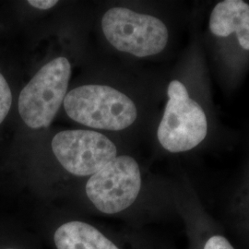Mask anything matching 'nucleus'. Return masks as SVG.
Here are the masks:
<instances>
[{
  "label": "nucleus",
  "mask_w": 249,
  "mask_h": 249,
  "mask_svg": "<svg viewBox=\"0 0 249 249\" xmlns=\"http://www.w3.org/2000/svg\"></svg>",
  "instance_id": "f8f14e48"
},
{
  "label": "nucleus",
  "mask_w": 249,
  "mask_h": 249,
  "mask_svg": "<svg viewBox=\"0 0 249 249\" xmlns=\"http://www.w3.org/2000/svg\"><path fill=\"white\" fill-rule=\"evenodd\" d=\"M67 115L91 128L122 130L133 124L138 110L133 101L107 85H83L67 93L63 102Z\"/></svg>",
  "instance_id": "f257e3e1"
},
{
  "label": "nucleus",
  "mask_w": 249,
  "mask_h": 249,
  "mask_svg": "<svg viewBox=\"0 0 249 249\" xmlns=\"http://www.w3.org/2000/svg\"><path fill=\"white\" fill-rule=\"evenodd\" d=\"M51 145L63 168L78 177L92 176L117 157L115 143L93 130H63L53 137Z\"/></svg>",
  "instance_id": "423d86ee"
},
{
  "label": "nucleus",
  "mask_w": 249,
  "mask_h": 249,
  "mask_svg": "<svg viewBox=\"0 0 249 249\" xmlns=\"http://www.w3.org/2000/svg\"><path fill=\"white\" fill-rule=\"evenodd\" d=\"M12 105V94L9 83L0 73V124L9 115Z\"/></svg>",
  "instance_id": "1a4fd4ad"
},
{
  "label": "nucleus",
  "mask_w": 249,
  "mask_h": 249,
  "mask_svg": "<svg viewBox=\"0 0 249 249\" xmlns=\"http://www.w3.org/2000/svg\"><path fill=\"white\" fill-rule=\"evenodd\" d=\"M102 30L116 50L138 57L160 53L168 42V30L160 18L116 7L102 18Z\"/></svg>",
  "instance_id": "7ed1b4c3"
},
{
  "label": "nucleus",
  "mask_w": 249,
  "mask_h": 249,
  "mask_svg": "<svg viewBox=\"0 0 249 249\" xmlns=\"http://www.w3.org/2000/svg\"><path fill=\"white\" fill-rule=\"evenodd\" d=\"M28 3L36 9L47 10L54 7L58 1L55 0H29Z\"/></svg>",
  "instance_id": "9b49d317"
},
{
  "label": "nucleus",
  "mask_w": 249,
  "mask_h": 249,
  "mask_svg": "<svg viewBox=\"0 0 249 249\" xmlns=\"http://www.w3.org/2000/svg\"><path fill=\"white\" fill-rule=\"evenodd\" d=\"M142 187L138 162L130 156H118L86 184V194L96 209L107 214L120 213L133 204Z\"/></svg>",
  "instance_id": "39448f33"
},
{
  "label": "nucleus",
  "mask_w": 249,
  "mask_h": 249,
  "mask_svg": "<svg viewBox=\"0 0 249 249\" xmlns=\"http://www.w3.org/2000/svg\"><path fill=\"white\" fill-rule=\"evenodd\" d=\"M54 243L57 249H119L96 228L77 221L61 225Z\"/></svg>",
  "instance_id": "6e6552de"
},
{
  "label": "nucleus",
  "mask_w": 249,
  "mask_h": 249,
  "mask_svg": "<svg viewBox=\"0 0 249 249\" xmlns=\"http://www.w3.org/2000/svg\"><path fill=\"white\" fill-rule=\"evenodd\" d=\"M167 94L169 100L158 127V140L170 152L190 151L207 136L205 112L179 80L170 82Z\"/></svg>",
  "instance_id": "20e7f679"
},
{
  "label": "nucleus",
  "mask_w": 249,
  "mask_h": 249,
  "mask_svg": "<svg viewBox=\"0 0 249 249\" xmlns=\"http://www.w3.org/2000/svg\"><path fill=\"white\" fill-rule=\"evenodd\" d=\"M204 249H234L226 238L221 235H214L205 244Z\"/></svg>",
  "instance_id": "9d476101"
},
{
  "label": "nucleus",
  "mask_w": 249,
  "mask_h": 249,
  "mask_svg": "<svg viewBox=\"0 0 249 249\" xmlns=\"http://www.w3.org/2000/svg\"><path fill=\"white\" fill-rule=\"evenodd\" d=\"M71 65L59 56L43 66L20 91L18 108L23 122L33 129L52 123L67 95Z\"/></svg>",
  "instance_id": "f03ea898"
},
{
  "label": "nucleus",
  "mask_w": 249,
  "mask_h": 249,
  "mask_svg": "<svg viewBox=\"0 0 249 249\" xmlns=\"http://www.w3.org/2000/svg\"><path fill=\"white\" fill-rule=\"evenodd\" d=\"M210 30L218 37L236 33L241 47L249 51V4L242 0H224L212 11Z\"/></svg>",
  "instance_id": "0eeeda50"
}]
</instances>
